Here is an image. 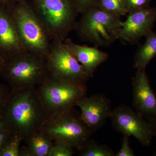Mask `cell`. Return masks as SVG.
Wrapping results in <instances>:
<instances>
[{
  "instance_id": "6da1fadb",
  "label": "cell",
  "mask_w": 156,
  "mask_h": 156,
  "mask_svg": "<svg viewBox=\"0 0 156 156\" xmlns=\"http://www.w3.org/2000/svg\"><path fill=\"white\" fill-rule=\"evenodd\" d=\"M2 114L9 130L24 142L41 131L48 119L36 87L11 90Z\"/></svg>"
},
{
  "instance_id": "7a4b0ae2",
  "label": "cell",
  "mask_w": 156,
  "mask_h": 156,
  "mask_svg": "<svg viewBox=\"0 0 156 156\" xmlns=\"http://www.w3.org/2000/svg\"><path fill=\"white\" fill-rule=\"evenodd\" d=\"M8 9L27 52L46 59L52 40L31 2L29 0H22Z\"/></svg>"
},
{
  "instance_id": "3957f363",
  "label": "cell",
  "mask_w": 156,
  "mask_h": 156,
  "mask_svg": "<svg viewBox=\"0 0 156 156\" xmlns=\"http://www.w3.org/2000/svg\"><path fill=\"white\" fill-rule=\"evenodd\" d=\"M48 119L76 106L86 96L85 82L67 80L50 74L44 83L37 88Z\"/></svg>"
},
{
  "instance_id": "277c9868",
  "label": "cell",
  "mask_w": 156,
  "mask_h": 156,
  "mask_svg": "<svg viewBox=\"0 0 156 156\" xmlns=\"http://www.w3.org/2000/svg\"><path fill=\"white\" fill-rule=\"evenodd\" d=\"M121 17L94 6L82 14L75 30L83 41L98 48L108 47L119 40Z\"/></svg>"
},
{
  "instance_id": "5b68a950",
  "label": "cell",
  "mask_w": 156,
  "mask_h": 156,
  "mask_svg": "<svg viewBox=\"0 0 156 156\" xmlns=\"http://www.w3.org/2000/svg\"><path fill=\"white\" fill-rule=\"evenodd\" d=\"M31 4L51 40L64 41L75 29L79 13L73 0H32Z\"/></svg>"
},
{
  "instance_id": "8992f818",
  "label": "cell",
  "mask_w": 156,
  "mask_h": 156,
  "mask_svg": "<svg viewBox=\"0 0 156 156\" xmlns=\"http://www.w3.org/2000/svg\"><path fill=\"white\" fill-rule=\"evenodd\" d=\"M50 74L46 59L27 52L6 61L0 75L16 90L40 86Z\"/></svg>"
},
{
  "instance_id": "52a82bcc",
  "label": "cell",
  "mask_w": 156,
  "mask_h": 156,
  "mask_svg": "<svg viewBox=\"0 0 156 156\" xmlns=\"http://www.w3.org/2000/svg\"><path fill=\"white\" fill-rule=\"evenodd\" d=\"M42 131L53 141H62L81 151L92 133L73 108L47 119Z\"/></svg>"
},
{
  "instance_id": "ba28073f",
  "label": "cell",
  "mask_w": 156,
  "mask_h": 156,
  "mask_svg": "<svg viewBox=\"0 0 156 156\" xmlns=\"http://www.w3.org/2000/svg\"><path fill=\"white\" fill-rule=\"evenodd\" d=\"M46 61L50 74L55 76L85 83L90 78L64 42L58 38L52 40Z\"/></svg>"
},
{
  "instance_id": "9c48e42d",
  "label": "cell",
  "mask_w": 156,
  "mask_h": 156,
  "mask_svg": "<svg viewBox=\"0 0 156 156\" xmlns=\"http://www.w3.org/2000/svg\"><path fill=\"white\" fill-rule=\"evenodd\" d=\"M110 118L117 131L134 136L144 146L151 145L154 136L150 125L136 111L127 105H120L112 110Z\"/></svg>"
},
{
  "instance_id": "30bf717a",
  "label": "cell",
  "mask_w": 156,
  "mask_h": 156,
  "mask_svg": "<svg viewBox=\"0 0 156 156\" xmlns=\"http://www.w3.org/2000/svg\"><path fill=\"white\" fill-rule=\"evenodd\" d=\"M132 85L135 110L149 123L156 121V94L151 87L146 69L136 70Z\"/></svg>"
},
{
  "instance_id": "8fae6325",
  "label": "cell",
  "mask_w": 156,
  "mask_h": 156,
  "mask_svg": "<svg viewBox=\"0 0 156 156\" xmlns=\"http://www.w3.org/2000/svg\"><path fill=\"white\" fill-rule=\"evenodd\" d=\"M128 14L126 20L122 21L119 40L134 44L152 31L156 21V7H149Z\"/></svg>"
},
{
  "instance_id": "7c38bea8",
  "label": "cell",
  "mask_w": 156,
  "mask_h": 156,
  "mask_svg": "<svg viewBox=\"0 0 156 156\" xmlns=\"http://www.w3.org/2000/svg\"><path fill=\"white\" fill-rule=\"evenodd\" d=\"M76 106L80 109L81 119L92 133L104 126L112 110L108 98L101 93L84 96Z\"/></svg>"
},
{
  "instance_id": "4fadbf2b",
  "label": "cell",
  "mask_w": 156,
  "mask_h": 156,
  "mask_svg": "<svg viewBox=\"0 0 156 156\" xmlns=\"http://www.w3.org/2000/svg\"><path fill=\"white\" fill-rule=\"evenodd\" d=\"M27 52L9 9L0 6V55L6 61Z\"/></svg>"
},
{
  "instance_id": "5bb4252c",
  "label": "cell",
  "mask_w": 156,
  "mask_h": 156,
  "mask_svg": "<svg viewBox=\"0 0 156 156\" xmlns=\"http://www.w3.org/2000/svg\"><path fill=\"white\" fill-rule=\"evenodd\" d=\"M63 42L83 67L89 78L93 76L98 67L108 58L107 53L95 46L89 47L77 44L70 38L66 39Z\"/></svg>"
},
{
  "instance_id": "9a60e30c",
  "label": "cell",
  "mask_w": 156,
  "mask_h": 156,
  "mask_svg": "<svg viewBox=\"0 0 156 156\" xmlns=\"http://www.w3.org/2000/svg\"><path fill=\"white\" fill-rule=\"evenodd\" d=\"M25 142L26 145L20 147V156H49L53 145V140L42 130Z\"/></svg>"
},
{
  "instance_id": "2e32d148",
  "label": "cell",
  "mask_w": 156,
  "mask_h": 156,
  "mask_svg": "<svg viewBox=\"0 0 156 156\" xmlns=\"http://www.w3.org/2000/svg\"><path fill=\"white\" fill-rule=\"evenodd\" d=\"M144 37L145 42L138 47L134 56V67L136 70L146 69L156 57V34L152 30Z\"/></svg>"
},
{
  "instance_id": "e0dca14e",
  "label": "cell",
  "mask_w": 156,
  "mask_h": 156,
  "mask_svg": "<svg viewBox=\"0 0 156 156\" xmlns=\"http://www.w3.org/2000/svg\"><path fill=\"white\" fill-rule=\"evenodd\" d=\"M95 6L120 17L128 14L126 0H96Z\"/></svg>"
},
{
  "instance_id": "ac0fdd59",
  "label": "cell",
  "mask_w": 156,
  "mask_h": 156,
  "mask_svg": "<svg viewBox=\"0 0 156 156\" xmlns=\"http://www.w3.org/2000/svg\"><path fill=\"white\" fill-rule=\"evenodd\" d=\"M82 156H114L111 149L105 145H101L94 140L89 139L84 148L80 151Z\"/></svg>"
},
{
  "instance_id": "d6986e66",
  "label": "cell",
  "mask_w": 156,
  "mask_h": 156,
  "mask_svg": "<svg viewBox=\"0 0 156 156\" xmlns=\"http://www.w3.org/2000/svg\"><path fill=\"white\" fill-rule=\"evenodd\" d=\"M22 140L19 136L13 134L0 151V156H20V144Z\"/></svg>"
},
{
  "instance_id": "ffe728a7",
  "label": "cell",
  "mask_w": 156,
  "mask_h": 156,
  "mask_svg": "<svg viewBox=\"0 0 156 156\" xmlns=\"http://www.w3.org/2000/svg\"><path fill=\"white\" fill-rule=\"evenodd\" d=\"M74 153V148L66 143L54 141L49 156H72Z\"/></svg>"
},
{
  "instance_id": "44dd1931",
  "label": "cell",
  "mask_w": 156,
  "mask_h": 156,
  "mask_svg": "<svg viewBox=\"0 0 156 156\" xmlns=\"http://www.w3.org/2000/svg\"><path fill=\"white\" fill-rule=\"evenodd\" d=\"M151 0H126L128 14L150 7Z\"/></svg>"
},
{
  "instance_id": "7402d4cb",
  "label": "cell",
  "mask_w": 156,
  "mask_h": 156,
  "mask_svg": "<svg viewBox=\"0 0 156 156\" xmlns=\"http://www.w3.org/2000/svg\"><path fill=\"white\" fill-rule=\"evenodd\" d=\"M11 92V89L9 86L0 83V114L2 112Z\"/></svg>"
},
{
  "instance_id": "603a6c76",
  "label": "cell",
  "mask_w": 156,
  "mask_h": 156,
  "mask_svg": "<svg viewBox=\"0 0 156 156\" xmlns=\"http://www.w3.org/2000/svg\"><path fill=\"white\" fill-rule=\"evenodd\" d=\"M122 143L121 149L115 156H134V151L130 147L129 143V136L127 135H123Z\"/></svg>"
},
{
  "instance_id": "cb8c5ba5",
  "label": "cell",
  "mask_w": 156,
  "mask_h": 156,
  "mask_svg": "<svg viewBox=\"0 0 156 156\" xmlns=\"http://www.w3.org/2000/svg\"><path fill=\"white\" fill-rule=\"evenodd\" d=\"M79 14H83L91 7L95 6L96 0H73Z\"/></svg>"
},
{
  "instance_id": "d4e9b609",
  "label": "cell",
  "mask_w": 156,
  "mask_h": 156,
  "mask_svg": "<svg viewBox=\"0 0 156 156\" xmlns=\"http://www.w3.org/2000/svg\"><path fill=\"white\" fill-rule=\"evenodd\" d=\"M12 134L13 133L9 129L0 133V151L10 139Z\"/></svg>"
},
{
  "instance_id": "484cf974",
  "label": "cell",
  "mask_w": 156,
  "mask_h": 156,
  "mask_svg": "<svg viewBox=\"0 0 156 156\" xmlns=\"http://www.w3.org/2000/svg\"><path fill=\"white\" fill-rule=\"evenodd\" d=\"M21 1L22 0H0V6L9 9L16 3Z\"/></svg>"
},
{
  "instance_id": "4316f807",
  "label": "cell",
  "mask_w": 156,
  "mask_h": 156,
  "mask_svg": "<svg viewBox=\"0 0 156 156\" xmlns=\"http://www.w3.org/2000/svg\"><path fill=\"white\" fill-rule=\"evenodd\" d=\"M9 129L6 125L4 117L2 114H0V133Z\"/></svg>"
},
{
  "instance_id": "83f0119b",
  "label": "cell",
  "mask_w": 156,
  "mask_h": 156,
  "mask_svg": "<svg viewBox=\"0 0 156 156\" xmlns=\"http://www.w3.org/2000/svg\"><path fill=\"white\" fill-rule=\"evenodd\" d=\"M150 125L153 134L154 136H156V121L149 123ZM154 155L156 156V152L154 154Z\"/></svg>"
},
{
  "instance_id": "f1b7e54d",
  "label": "cell",
  "mask_w": 156,
  "mask_h": 156,
  "mask_svg": "<svg viewBox=\"0 0 156 156\" xmlns=\"http://www.w3.org/2000/svg\"><path fill=\"white\" fill-rule=\"evenodd\" d=\"M5 60L3 58L2 56L0 55V74L5 66Z\"/></svg>"
}]
</instances>
